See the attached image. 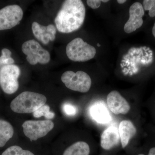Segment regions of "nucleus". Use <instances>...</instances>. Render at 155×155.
<instances>
[{"label":"nucleus","instance_id":"6ab92c4d","mask_svg":"<svg viewBox=\"0 0 155 155\" xmlns=\"http://www.w3.org/2000/svg\"><path fill=\"white\" fill-rule=\"evenodd\" d=\"M11 52L8 49L2 50V55L0 57V69L8 65H12L14 63L13 58H11Z\"/></svg>","mask_w":155,"mask_h":155},{"label":"nucleus","instance_id":"ddd939ff","mask_svg":"<svg viewBox=\"0 0 155 155\" xmlns=\"http://www.w3.org/2000/svg\"><path fill=\"white\" fill-rule=\"evenodd\" d=\"M118 131L122 147L127 146L131 138L137 132L135 126L130 120H124L119 124Z\"/></svg>","mask_w":155,"mask_h":155},{"label":"nucleus","instance_id":"20e7f679","mask_svg":"<svg viewBox=\"0 0 155 155\" xmlns=\"http://www.w3.org/2000/svg\"><path fill=\"white\" fill-rule=\"evenodd\" d=\"M61 80L67 88L74 91L86 93L91 87V78L87 73L82 71L76 73L66 71L61 76Z\"/></svg>","mask_w":155,"mask_h":155},{"label":"nucleus","instance_id":"f257e3e1","mask_svg":"<svg viewBox=\"0 0 155 155\" xmlns=\"http://www.w3.org/2000/svg\"><path fill=\"white\" fill-rule=\"evenodd\" d=\"M85 6L80 0L64 1L55 19L58 31L69 33L78 30L85 19Z\"/></svg>","mask_w":155,"mask_h":155},{"label":"nucleus","instance_id":"0eeeda50","mask_svg":"<svg viewBox=\"0 0 155 155\" xmlns=\"http://www.w3.org/2000/svg\"><path fill=\"white\" fill-rule=\"evenodd\" d=\"M54 123L50 120L43 121L28 120L22 124L24 134L31 140L45 137L54 127Z\"/></svg>","mask_w":155,"mask_h":155},{"label":"nucleus","instance_id":"393cba45","mask_svg":"<svg viewBox=\"0 0 155 155\" xmlns=\"http://www.w3.org/2000/svg\"><path fill=\"white\" fill-rule=\"evenodd\" d=\"M152 33L153 35L155 38V22L154 23V24L153 26V27Z\"/></svg>","mask_w":155,"mask_h":155},{"label":"nucleus","instance_id":"4be33fe9","mask_svg":"<svg viewBox=\"0 0 155 155\" xmlns=\"http://www.w3.org/2000/svg\"><path fill=\"white\" fill-rule=\"evenodd\" d=\"M101 2L100 0H87V4L91 8L95 9L99 8Z\"/></svg>","mask_w":155,"mask_h":155},{"label":"nucleus","instance_id":"c756f323","mask_svg":"<svg viewBox=\"0 0 155 155\" xmlns=\"http://www.w3.org/2000/svg\"><path fill=\"white\" fill-rule=\"evenodd\" d=\"M120 66H121V67H122V68H124V66H123V64H122H122H120Z\"/></svg>","mask_w":155,"mask_h":155},{"label":"nucleus","instance_id":"39448f33","mask_svg":"<svg viewBox=\"0 0 155 155\" xmlns=\"http://www.w3.org/2000/svg\"><path fill=\"white\" fill-rule=\"evenodd\" d=\"M22 50L26 55V60L31 65L38 63L47 64L49 62L51 56L50 53L42 48L41 45L34 40L25 42L22 45Z\"/></svg>","mask_w":155,"mask_h":155},{"label":"nucleus","instance_id":"9d476101","mask_svg":"<svg viewBox=\"0 0 155 155\" xmlns=\"http://www.w3.org/2000/svg\"><path fill=\"white\" fill-rule=\"evenodd\" d=\"M107 104L110 110L116 115H125L130 111V106L119 92L113 91L108 94Z\"/></svg>","mask_w":155,"mask_h":155},{"label":"nucleus","instance_id":"cd10ccee","mask_svg":"<svg viewBox=\"0 0 155 155\" xmlns=\"http://www.w3.org/2000/svg\"><path fill=\"white\" fill-rule=\"evenodd\" d=\"M129 72V69H127V71H126V72H125V75H127V73H128V72Z\"/></svg>","mask_w":155,"mask_h":155},{"label":"nucleus","instance_id":"4468645a","mask_svg":"<svg viewBox=\"0 0 155 155\" xmlns=\"http://www.w3.org/2000/svg\"><path fill=\"white\" fill-rule=\"evenodd\" d=\"M91 116L100 124H107L111 120V115L106 106L102 104H96L90 110Z\"/></svg>","mask_w":155,"mask_h":155},{"label":"nucleus","instance_id":"bb28decb","mask_svg":"<svg viewBox=\"0 0 155 155\" xmlns=\"http://www.w3.org/2000/svg\"><path fill=\"white\" fill-rule=\"evenodd\" d=\"M101 2H109L108 0H102V1H101Z\"/></svg>","mask_w":155,"mask_h":155},{"label":"nucleus","instance_id":"473e14b6","mask_svg":"<svg viewBox=\"0 0 155 155\" xmlns=\"http://www.w3.org/2000/svg\"><path fill=\"white\" fill-rule=\"evenodd\" d=\"M125 62H126V60H122V63H123V62H125Z\"/></svg>","mask_w":155,"mask_h":155},{"label":"nucleus","instance_id":"c85d7f7f","mask_svg":"<svg viewBox=\"0 0 155 155\" xmlns=\"http://www.w3.org/2000/svg\"><path fill=\"white\" fill-rule=\"evenodd\" d=\"M130 65V61H129V62H128V63H127V67H128V66H129V65Z\"/></svg>","mask_w":155,"mask_h":155},{"label":"nucleus","instance_id":"2eb2a0df","mask_svg":"<svg viewBox=\"0 0 155 155\" xmlns=\"http://www.w3.org/2000/svg\"><path fill=\"white\" fill-rule=\"evenodd\" d=\"M90 152V147L87 143L78 141L67 148L63 155H89Z\"/></svg>","mask_w":155,"mask_h":155},{"label":"nucleus","instance_id":"f3484780","mask_svg":"<svg viewBox=\"0 0 155 155\" xmlns=\"http://www.w3.org/2000/svg\"><path fill=\"white\" fill-rule=\"evenodd\" d=\"M49 106L47 105H44L41 106L38 110L34 112L33 115L35 118H40L44 116L48 119H52L54 117V113L50 111Z\"/></svg>","mask_w":155,"mask_h":155},{"label":"nucleus","instance_id":"a878e982","mask_svg":"<svg viewBox=\"0 0 155 155\" xmlns=\"http://www.w3.org/2000/svg\"><path fill=\"white\" fill-rule=\"evenodd\" d=\"M127 68H124V69H123V70H122V72H124V73H125V72H126V71H127Z\"/></svg>","mask_w":155,"mask_h":155},{"label":"nucleus","instance_id":"1a4fd4ad","mask_svg":"<svg viewBox=\"0 0 155 155\" xmlns=\"http://www.w3.org/2000/svg\"><path fill=\"white\" fill-rule=\"evenodd\" d=\"M144 15V10L141 3H134L129 9V18L124 25V31L127 33H132L141 27Z\"/></svg>","mask_w":155,"mask_h":155},{"label":"nucleus","instance_id":"72a5a7b5","mask_svg":"<svg viewBox=\"0 0 155 155\" xmlns=\"http://www.w3.org/2000/svg\"><path fill=\"white\" fill-rule=\"evenodd\" d=\"M132 73H132V72H131V71H130V75H133V74H132Z\"/></svg>","mask_w":155,"mask_h":155},{"label":"nucleus","instance_id":"aec40b11","mask_svg":"<svg viewBox=\"0 0 155 155\" xmlns=\"http://www.w3.org/2000/svg\"><path fill=\"white\" fill-rule=\"evenodd\" d=\"M143 7L145 11H149L150 17H155V0H144Z\"/></svg>","mask_w":155,"mask_h":155},{"label":"nucleus","instance_id":"5701e85b","mask_svg":"<svg viewBox=\"0 0 155 155\" xmlns=\"http://www.w3.org/2000/svg\"><path fill=\"white\" fill-rule=\"evenodd\" d=\"M137 155H145L143 154H140ZM147 155H155V147H152L150 150L148 154Z\"/></svg>","mask_w":155,"mask_h":155},{"label":"nucleus","instance_id":"f8f14e48","mask_svg":"<svg viewBox=\"0 0 155 155\" xmlns=\"http://www.w3.org/2000/svg\"><path fill=\"white\" fill-rule=\"evenodd\" d=\"M120 139L118 128L109 127L103 131L101 136V146L105 150L112 149L118 144Z\"/></svg>","mask_w":155,"mask_h":155},{"label":"nucleus","instance_id":"f03ea898","mask_svg":"<svg viewBox=\"0 0 155 155\" xmlns=\"http://www.w3.org/2000/svg\"><path fill=\"white\" fill-rule=\"evenodd\" d=\"M46 97L31 91H24L14 99L11 104L12 111L18 114L34 113L45 104Z\"/></svg>","mask_w":155,"mask_h":155},{"label":"nucleus","instance_id":"b1692460","mask_svg":"<svg viewBox=\"0 0 155 155\" xmlns=\"http://www.w3.org/2000/svg\"><path fill=\"white\" fill-rule=\"evenodd\" d=\"M126 2V0H118L117 2L119 4H123Z\"/></svg>","mask_w":155,"mask_h":155},{"label":"nucleus","instance_id":"6e6552de","mask_svg":"<svg viewBox=\"0 0 155 155\" xmlns=\"http://www.w3.org/2000/svg\"><path fill=\"white\" fill-rule=\"evenodd\" d=\"M23 13L17 5L6 6L0 10V30L11 29L19 24Z\"/></svg>","mask_w":155,"mask_h":155},{"label":"nucleus","instance_id":"412c9836","mask_svg":"<svg viewBox=\"0 0 155 155\" xmlns=\"http://www.w3.org/2000/svg\"><path fill=\"white\" fill-rule=\"evenodd\" d=\"M63 110L65 114L69 116H75L77 113L75 107L70 104H65L63 106Z\"/></svg>","mask_w":155,"mask_h":155},{"label":"nucleus","instance_id":"a211bd4d","mask_svg":"<svg viewBox=\"0 0 155 155\" xmlns=\"http://www.w3.org/2000/svg\"><path fill=\"white\" fill-rule=\"evenodd\" d=\"M2 155H34L30 151L22 149L18 146H13L8 148Z\"/></svg>","mask_w":155,"mask_h":155},{"label":"nucleus","instance_id":"7ed1b4c3","mask_svg":"<svg viewBox=\"0 0 155 155\" xmlns=\"http://www.w3.org/2000/svg\"><path fill=\"white\" fill-rule=\"evenodd\" d=\"M66 53L68 58L74 62H85L94 58L96 50L94 47L77 38L67 45Z\"/></svg>","mask_w":155,"mask_h":155},{"label":"nucleus","instance_id":"2f4dec72","mask_svg":"<svg viewBox=\"0 0 155 155\" xmlns=\"http://www.w3.org/2000/svg\"><path fill=\"white\" fill-rule=\"evenodd\" d=\"M97 46L98 47H100L101 46V45H100L99 44L97 43Z\"/></svg>","mask_w":155,"mask_h":155},{"label":"nucleus","instance_id":"9b49d317","mask_svg":"<svg viewBox=\"0 0 155 155\" xmlns=\"http://www.w3.org/2000/svg\"><path fill=\"white\" fill-rule=\"evenodd\" d=\"M31 28L34 36L43 44H48L49 42L53 41L55 39L56 28L52 24L43 26L34 22L32 23Z\"/></svg>","mask_w":155,"mask_h":155},{"label":"nucleus","instance_id":"dca6fc26","mask_svg":"<svg viewBox=\"0 0 155 155\" xmlns=\"http://www.w3.org/2000/svg\"><path fill=\"white\" fill-rule=\"evenodd\" d=\"M13 126L8 122L0 120V147H4L14 135Z\"/></svg>","mask_w":155,"mask_h":155},{"label":"nucleus","instance_id":"423d86ee","mask_svg":"<svg viewBox=\"0 0 155 155\" xmlns=\"http://www.w3.org/2000/svg\"><path fill=\"white\" fill-rule=\"evenodd\" d=\"M20 74L19 67L14 64L5 66L0 69V85L5 93L12 94L17 91Z\"/></svg>","mask_w":155,"mask_h":155},{"label":"nucleus","instance_id":"7c9ffc66","mask_svg":"<svg viewBox=\"0 0 155 155\" xmlns=\"http://www.w3.org/2000/svg\"><path fill=\"white\" fill-rule=\"evenodd\" d=\"M122 64H123V66H124V67H125V66H127V64H124V63H123Z\"/></svg>","mask_w":155,"mask_h":155}]
</instances>
